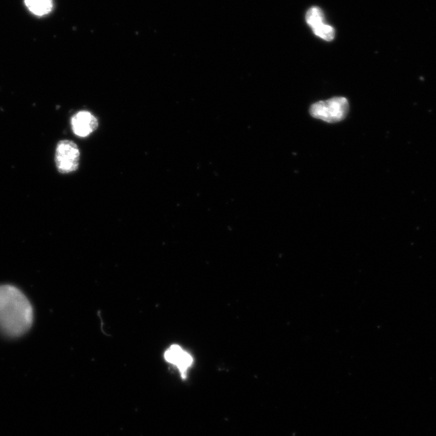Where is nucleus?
Segmentation results:
<instances>
[{
    "label": "nucleus",
    "instance_id": "1",
    "mask_svg": "<svg viewBox=\"0 0 436 436\" xmlns=\"http://www.w3.org/2000/svg\"><path fill=\"white\" fill-rule=\"evenodd\" d=\"M33 323L30 301L16 287L0 285V332L11 338L25 335Z\"/></svg>",
    "mask_w": 436,
    "mask_h": 436
},
{
    "label": "nucleus",
    "instance_id": "2",
    "mask_svg": "<svg viewBox=\"0 0 436 436\" xmlns=\"http://www.w3.org/2000/svg\"><path fill=\"white\" fill-rule=\"evenodd\" d=\"M348 111V101L344 97H335V98L315 103L309 110L313 117L328 123L341 122L345 119Z\"/></svg>",
    "mask_w": 436,
    "mask_h": 436
},
{
    "label": "nucleus",
    "instance_id": "3",
    "mask_svg": "<svg viewBox=\"0 0 436 436\" xmlns=\"http://www.w3.org/2000/svg\"><path fill=\"white\" fill-rule=\"evenodd\" d=\"M80 152L76 143L62 140L57 143L55 151V165L62 174L76 171L79 165Z\"/></svg>",
    "mask_w": 436,
    "mask_h": 436
},
{
    "label": "nucleus",
    "instance_id": "4",
    "mask_svg": "<svg viewBox=\"0 0 436 436\" xmlns=\"http://www.w3.org/2000/svg\"><path fill=\"white\" fill-rule=\"evenodd\" d=\"M164 359L170 365L176 367L183 379H186L188 372L194 363V359L190 353L181 346L173 344L166 350Z\"/></svg>",
    "mask_w": 436,
    "mask_h": 436
},
{
    "label": "nucleus",
    "instance_id": "5",
    "mask_svg": "<svg viewBox=\"0 0 436 436\" xmlns=\"http://www.w3.org/2000/svg\"><path fill=\"white\" fill-rule=\"evenodd\" d=\"M74 133L79 137H88L98 127V120L89 112L81 111L71 119Z\"/></svg>",
    "mask_w": 436,
    "mask_h": 436
},
{
    "label": "nucleus",
    "instance_id": "6",
    "mask_svg": "<svg viewBox=\"0 0 436 436\" xmlns=\"http://www.w3.org/2000/svg\"><path fill=\"white\" fill-rule=\"evenodd\" d=\"M27 8L38 16L47 15L52 11V0H25Z\"/></svg>",
    "mask_w": 436,
    "mask_h": 436
},
{
    "label": "nucleus",
    "instance_id": "7",
    "mask_svg": "<svg viewBox=\"0 0 436 436\" xmlns=\"http://www.w3.org/2000/svg\"><path fill=\"white\" fill-rule=\"evenodd\" d=\"M308 25L312 28L324 24V15L319 8H312L308 11L306 16Z\"/></svg>",
    "mask_w": 436,
    "mask_h": 436
},
{
    "label": "nucleus",
    "instance_id": "8",
    "mask_svg": "<svg viewBox=\"0 0 436 436\" xmlns=\"http://www.w3.org/2000/svg\"><path fill=\"white\" fill-rule=\"evenodd\" d=\"M313 31L315 33V35L324 39L325 41L327 42L332 41V40L334 39L335 36V32L334 28L326 24H323L313 28Z\"/></svg>",
    "mask_w": 436,
    "mask_h": 436
}]
</instances>
